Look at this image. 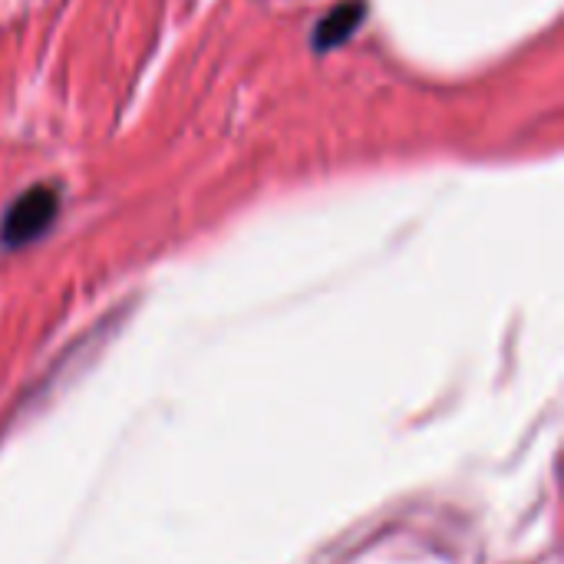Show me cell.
Here are the masks:
<instances>
[{
	"label": "cell",
	"instance_id": "1",
	"mask_svg": "<svg viewBox=\"0 0 564 564\" xmlns=\"http://www.w3.org/2000/svg\"><path fill=\"white\" fill-rule=\"evenodd\" d=\"M56 212H59V192L56 188H50V185L26 188L3 215L0 241L7 248H23V245L36 241L56 221Z\"/></svg>",
	"mask_w": 564,
	"mask_h": 564
},
{
	"label": "cell",
	"instance_id": "2",
	"mask_svg": "<svg viewBox=\"0 0 564 564\" xmlns=\"http://www.w3.org/2000/svg\"><path fill=\"white\" fill-rule=\"evenodd\" d=\"M364 17H367V3L364 0H344V3H337L324 20H317V26H314V50L317 53H327V50L340 46L344 40L354 36V30L364 23Z\"/></svg>",
	"mask_w": 564,
	"mask_h": 564
}]
</instances>
